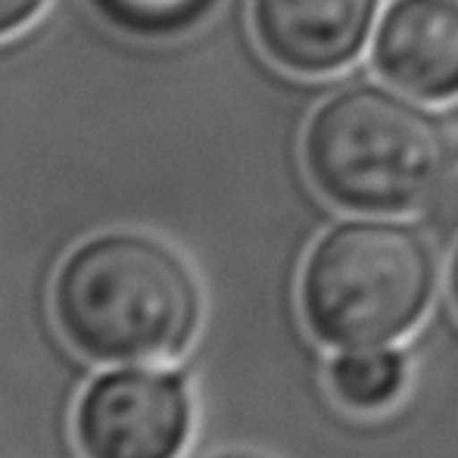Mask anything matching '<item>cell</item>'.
I'll return each mask as SVG.
<instances>
[{"label": "cell", "instance_id": "obj_1", "mask_svg": "<svg viewBox=\"0 0 458 458\" xmlns=\"http://www.w3.org/2000/svg\"><path fill=\"white\" fill-rule=\"evenodd\" d=\"M191 266L150 234L109 231L75 247L54 281L63 340L100 365L169 362L199 327Z\"/></svg>", "mask_w": 458, "mask_h": 458}, {"label": "cell", "instance_id": "obj_2", "mask_svg": "<svg viewBox=\"0 0 458 458\" xmlns=\"http://www.w3.org/2000/svg\"><path fill=\"white\" fill-rule=\"evenodd\" d=\"M434 281V256L415 231L386 222L340 225L302 268V318L327 346H386L421 321Z\"/></svg>", "mask_w": 458, "mask_h": 458}, {"label": "cell", "instance_id": "obj_3", "mask_svg": "<svg viewBox=\"0 0 458 458\" xmlns=\"http://www.w3.org/2000/svg\"><path fill=\"white\" fill-rule=\"evenodd\" d=\"M440 134L415 106L371 88L334 97L306 134V165L331 203L352 212H399L440 175Z\"/></svg>", "mask_w": 458, "mask_h": 458}, {"label": "cell", "instance_id": "obj_4", "mask_svg": "<svg viewBox=\"0 0 458 458\" xmlns=\"http://www.w3.org/2000/svg\"><path fill=\"white\" fill-rule=\"evenodd\" d=\"M191 424V396L175 371L115 368L81 393L75 443L85 458H178Z\"/></svg>", "mask_w": 458, "mask_h": 458}, {"label": "cell", "instance_id": "obj_5", "mask_svg": "<svg viewBox=\"0 0 458 458\" xmlns=\"http://www.w3.org/2000/svg\"><path fill=\"white\" fill-rule=\"evenodd\" d=\"M377 0H253L262 50L300 75L346 66L362 47Z\"/></svg>", "mask_w": 458, "mask_h": 458}, {"label": "cell", "instance_id": "obj_6", "mask_svg": "<svg viewBox=\"0 0 458 458\" xmlns=\"http://www.w3.org/2000/svg\"><path fill=\"white\" fill-rule=\"evenodd\" d=\"M377 69L421 100L458 94V6L449 0H399L384 19Z\"/></svg>", "mask_w": 458, "mask_h": 458}, {"label": "cell", "instance_id": "obj_7", "mask_svg": "<svg viewBox=\"0 0 458 458\" xmlns=\"http://www.w3.org/2000/svg\"><path fill=\"white\" fill-rule=\"evenodd\" d=\"M405 384V362L384 346L344 350L331 365V390L346 409L377 411L396 403Z\"/></svg>", "mask_w": 458, "mask_h": 458}, {"label": "cell", "instance_id": "obj_8", "mask_svg": "<svg viewBox=\"0 0 458 458\" xmlns=\"http://www.w3.org/2000/svg\"><path fill=\"white\" fill-rule=\"evenodd\" d=\"M97 10L131 35H172L203 16L212 0H94Z\"/></svg>", "mask_w": 458, "mask_h": 458}, {"label": "cell", "instance_id": "obj_9", "mask_svg": "<svg viewBox=\"0 0 458 458\" xmlns=\"http://www.w3.org/2000/svg\"><path fill=\"white\" fill-rule=\"evenodd\" d=\"M430 218L446 231H458V153L440 169L430 187Z\"/></svg>", "mask_w": 458, "mask_h": 458}, {"label": "cell", "instance_id": "obj_10", "mask_svg": "<svg viewBox=\"0 0 458 458\" xmlns=\"http://www.w3.org/2000/svg\"><path fill=\"white\" fill-rule=\"evenodd\" d=\"M44 0H0V38L13 35L41 13Z\"/></svg>", "mask_w": 458, "mask_h": 458}, {"label": "cell", "instance_id": "obj_11", "mask_svg": "<svg viewBox=\"0 0 458 458\" xmlns=\"http://www.w3.org/2000/svg\"><path fill=\"white\" fill-rule=\"evenodd\" d=\"M453 300L458 306V256H455V266H453Z\"/></svg>", "mask_w": 458, "mask_h": 458}, {"label": "cell", "instance_id": "obj_12", "mask_svg": "<svg viewBox=\"0 0 458 458\" xmlns=\"http://www.w3.org/2000/svg\"><path fill=\"white\" fill-rule=\"evenodd\" d=\"M212 458H262V455H250V453H222V455H212Z\"/></svg>", "mask_w": 458, "mask_h": 458}]
</instances>
